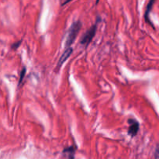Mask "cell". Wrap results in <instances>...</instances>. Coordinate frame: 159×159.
Segmentation results:
<instances>
[{
	"mask_svg": "<svg viewBox=\"0 0 159 159\" xmlns=\"http://www.w3.org/2000/svg\"><path fill=\"white\" fill-rule=\"evenodd\" d=\"M25 73H26V68H23V70H22L21 71V74H20V82H19V84H20L22 82V81H23V78H24L25 76Z\"/></svg>",
	"mask_w": 159,
	"mask_h": 159,
	"instance_id": "cell-7",
	"label": "cell"
},
{
	"mask_svg": "<svg viewBox=\"0 0 159 159\" xmlns=\"http://www.w3.org/2000/svg\"><path fill=\"white\" fill-rule=\"evenodd\" d=\"M81 27H82V23L79 20L72 23L70 29L68 30V37L66 39V43H65V49L71 48V44L74 43L78 34H79Z\"/></svg>",
	"mask_w": 159,
	"mask_h": 159,
	"instance_id": "cell-1",
	"label": "cell"
},
{
	"mask_svg": "<svg viewBox=\"0 0 159 159\" xmlns=\"http://www.w3.org/2000/svg\"><path fill=\"white\" fill-rule=\"evenodd\" d=\"M97 24L98 23H96V24L93 25V26H91V28H89V29L85 32V34H84L82 40H81L80 41L81 44L87 46V45L89 44V43H91L92 40L93 39V37H94L95 34H96V30H97Z\"/></svg>",
	"mask_w": 159,
	"mask_h": 159,
	"instance_id": "cell-2",
	"label": "cell"
},
{
	"mask_svg": "<svg viewBox=\"0 0 159 159\" xmlns=\"http://www.w3.org/2000/svg\"><path fill=\"white\" fill-rule=\"evenodd\" d=\"M154 2H155V0H150V1H149V2H148V6H147V9H146L145 19H146V21L149 22V23H150V21H149V19H148L149 13H150L151 10H152V6H153V4H154ZM151 24H152V23H151Z\"/></svg>",
	"mask_w": 159,
	"mask_h": 159,
	"instance_id": "cell-5",
	"label": "cell"
},
{
	"mask_svg": "<svg viewBox=\"0 0 159 159\" xmlns=\"http://www.w3.org/2000/svg\"><path fill=\"white\" fill-rule=\"evenodd\" d=\"M74 148L73 147H69L68 148H65L64 150V153H66V154H69V157L70 159H71L73 158V155H74Z\"/></svg>",
	"mask_w": 159,
	"mask_h": 159,
	"instance_id": "cell-6",
	"label": "cell"
},
{
	"mask_svg": "<svg viewBox=\"0 0 159 159\" xmlns=\"http://www.w3.org/2000/svg\"><path fill=\"white\" fill-rule=\"evenodd\" d=\"M73 52V49L71 48H67V49L65 50V51H64V53L62 54L61 57H60V59H59V62H58V65H57V67H61L62 65H63L64 63H65V61H66L67 60H68V58H69V57L71 56V53Z\"/></svg>",
	"mask_w": 159,
	"mask_h": 159,
	"instance_id": "cell-4",
	"label": "cell"
},
{
	"mask_svg": "<svg viewBox=\"0 0 159 159\" xmlns=\"http://www.w3.org/2000/svg\"><path fill=\"white\" fill-rule=\"evenodd\" d=\"M128 123L130 124L128 134L131 137L136 136L138 132L139 131V128H140L139 123H138V121L135 120H133V119L128 120Z\"/></svg>",
	"mask_w": 159,
	"mask_h": 159,
	"instance_id": "cell-3",
	"label": "cell"
}]
</instances>
